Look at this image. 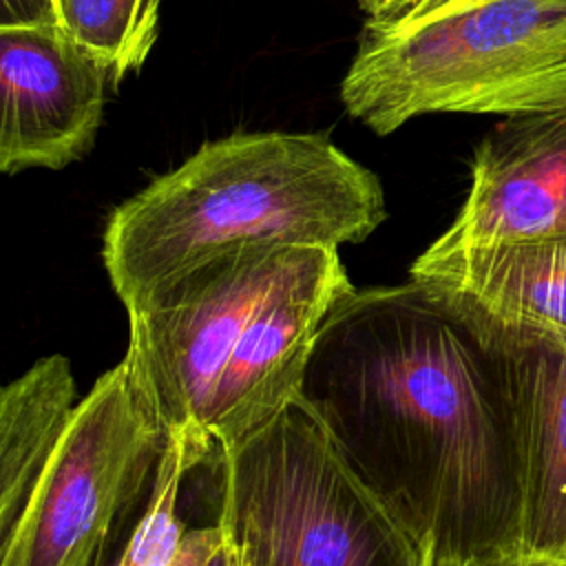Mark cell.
<instances>
[{
	"mask_svg": "<svg viewBox=\"0 0 566 566\" xmlns=\"http://www.w3.org/2000/svg\"><path fill=\"white\" fill-rule=\"evenodd\" d=\"M296 400L420 566L517 555L513 378L480 316L416 279L352 287L314 336Z\"/></svg>",
	"mask_w": 566,
	"mask_h": 566,
	"instance_id": "6da1fadb",
	"label": "cell"
},
{
	"mask_svg": "<svg viewBox=\"0 0 566 566\" xmlns=\"http://www.w3.org/2000/svg\"><path fill=\"white\" fill-rule=\"evenodd\" d=\"M387 217L378 177L323 133L203 144L106 219L102 259L133 312L201 263L252 243H358Z\"/></svg>",
	"mask_w": 566,
	"mask_h": 566,
	"instance_id": "7a4b0ae2",
	"label": "cell"
},
{
	"mask_svg": "<svg viewBox=\"0 0 566 566\" xmlns=\"http://www.w3.org/2000/svg\"><path fill=\"white\" fill-rule=\"evenodd\" d=\"M340 99L376 135L431 113L566 108V0H464L398 27H363Z\"/></svg>",
	"mask_w": 566,
	"mask_h": 566,
	"instance_id": "3957f363",
	"label": "cell"
},
{
	"mask_svg": "<svg viewBox=\"0 0 566 566\" xmlns=\"http://www.w3.org/2000/svg\"><path fill=\"white\" fill-rule=\"evenodd\" d=\"M239 566H420L394 517L294 398L248 440L195 467Z\"/></svg>",
	"mask_w": 566,
	"mask_h": 566,
	"instance_id": "277c9868",
	"label": "cell"
},
{
	"mask_svg": "<svg viewBox=\"0 0 566 566\" xmlns=\"http://www.w3.org/2000/svg\"><path fill=\"white\" fill-rule=\"evenodd\" d=\"M168 436L126 360L75 402L0 566H91L157 478Z\"/></svg>",
	"mask_w": 566,
	"mask_h": 566,
	"instance_id": "5b68a950",
	"label": "cell"
},
{
	"mask_svg": "<svg viewBox=\"0 0 566 566\" xmlns=\"http://www.w3.org/2000/svg\"><path fill=\"white\" fill-rule=\"evenodd\" d=\"M298 250L285 243L228 250L128 312L124 360L168 440L184 444L192 469L203 462L201 436L217 380Z\"/></svg>",
	"mask_w": 566,
	"mask_h": 566,
	"instance_id": "8992f818",
	"label": "cell"
},
{
	"mask_svg": "<svg viewBox=\"0 0 566 566\" xmlns=\"http://www.w3.org/2000/svg\"><path fill=\"white\" fill-rule=\"evenodd\" d=\"M352 287L338 248L301 245L217 380L201 436L203 462L254 436L296 398L314 336Z\"/></svg>",
	"mask_w": 566,
	"mask_h": 566,
	"instance_id": "52a82bcc",
	"label": "cell"
},
{
	"mask_svg": "<svg viewBox=\"0 0 566 566\" xmlns=\"http://www.w3.org/2000/svg\"><path fill=\"white\" fill-rule=\"evenodd\" d=\"M106 82L108 71L62 24L0 29V175L84 157Z\"/></svg>",
	"mask_w": 566,
	"mask_h": 566,
	"instance_id": "ba28073f",
	"label": "cell"
},
{
	"mask_svg": "<svg viewBox=\"0 0 566 566\" xmlns=\"http://www.w3.org/2000/svg\"><path fill=\"white\" fill-rule=\"evenodd\" d=\"M566 237V108L509 117L473 153L471 188L431 245Z\"/></svg>",
	"mask_w": 566,
	"mask_h": 566,
	"instance_id": "9c48e42d",
	"label": "cell"
},
{
	"mask_svg": "<svg viewBox=\"0 0 566 566\" xmlns=\"http://www.w3.org/2000/svg\"><path fill=\"white\" fill-rule=\"evenodd\" d=\"M482 321L500 338L513 378L522 491L517 555L566 566V336Z\"/></svg>",
	"mask_w": 566,
	"mask_h": 566,
	"instance_id": "30bf717a",
	"label": "cell"
},
{
	"mask_svg": "<svg viewBox=\"0 0 566 566\" xmlns=\"http://www.w3.org/2000/svg\"><path fill=\"white\" fill-rule=\"evenodd\" d=\"M411 279L491 323L566 336V237L429 245Z\"/></svg>",
	"mask_w": 566,
	"mask_h": 566,
	"instance_id": "8fae6325",
	"label": "cell"
},
{
	"mask_svg": "<svg viewBox=\"0 0 566 566\" xmlns=\"http://www.w3.org/2000/svg\"><path fill=\"white\" fill-rule=\"evenodd\" d=\"M77 400L62 354L44 356L0 385V564Z\"/></svg>",
	"mask_w": 566,
	"mask_h": 566,
	"instance_id": "7c38bea8",
	"label": "cell"
},
{
	"mask_svg": "<svg viewBox=\"0 0 566 566\" xmlns=\"http://www.w3.org/2000/svg\"><path fill=\"white\" fill-rule=\"evenodd\" d=\"M192 462L179 440H168L150 489L122 515L91 566H172L186 533L179 502Z\"/></svg>",
	"mask_w": 566,
	"mask_h": 566,
	"instance_id": "4fadbf2b",
	"label": "cell"
},
{
	"mask_svg": "<svg viewBox=\"0 0 566 566\" xmlns=\"http://www.w3.org/2000/svg\"><path fill=\"white\" fill-rule=\"evenodd\" d=\"M161 0H57L62 29L119 82L137 71L157 38Z\"/></svg>",
	"mask_w": 566,
	"mask_h": 566,
	"instance_id": "5bb4252c",
	"label": "cell"
},
{
	"mask_svg": "<svg viewBox=\"0 0 566 566\" xmlns=\"http://www.w3.org/2000/svg\"><path fill=\"white\" fill-rule=\"evenodd\" d=\"M228 546L221 528L212 522L186 528L172 566H226Z\"/></svg>",
	"mask_w": 566,
	"mask_h": 566,
	"instance_id": "9a60e30c",
	"label": "cell"
},
{
	"mask_svg": "<svg viewBox=\"0 0 566 566\" xmlns=\"http://www.w3.org/2000/svg\"><path fill=\"white\" fill-rule=\"evenodd\" d=\"M60 24L57 0H0V29Z\"/></svg>",
	"mask_w": 566,
	"mask_h": 566,
	"instance_id": "2e32d148",
	"label": "cell"
},
{
	"mask_svg": "<svg viewBox=\"0 0 566 566\" xmlns=\"http://www.w3.org/2000/svg\"><path fill=\"white\" fill-rule=\"evenodd\" d=\"M489 566H555V564H546V562H535V559H526V557H509V559H502V562H495V564H489Z\"/></svg>",
	"mask_w": 566,
	"mask_h": 566,
	"instance_id": "e0dca14e",
	"label": "cell"
},
{
	"mask_svg": "<svg viewBox=\"0 0 566 566\" xmlns=\"http://www.w3.org/2000/svg\"><path fill=\"white\" fill-rule=\"evenodd\" d=\"M223 533V531H221ZM226 539V537H223ZM226 546H228V559H226V566H239V562H237V557H234V551L230 548V544L226 542Z\"/></svg>",
	"mask_w": 566,
	"mask_h": 566,
	"instance_id": "ac0fdd59",
	"label": "cell"
},
{
	"mask_svg": "<svg viewBox=\"0 0 566 566\" xmlns=\"http://www.w3.org/2000/svg\"><path fill=\"white\" fill-rule=\"evenodd\" d=\"M460 2H464V0H460Z\"/></svg>",
	"mask_w": 566,
	"mask_h": 566,
	"instance_id": "d6986e66",
	"label": "cell"
}]
</instances>
